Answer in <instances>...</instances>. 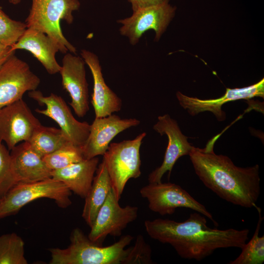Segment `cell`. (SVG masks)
I'll list each match as a JSON object with an SVG mask.
<instances>
[{
    "mask_svg": "<svg viewBox=\"0 0 264 264\" xmlns=\"http://www.w3.org/2000/svg\"><path fill=\"white\" fill-rule=\"evenodd\" d=\"M131 3L132 11L139 9L162 3L166 0H128Z\"/></svg>",
    "mask_w": 264,
    "mask_h": 264,
    "instance_id": "f1b7e54d",
    "label": "cell"
},
{
    "mask_svg": "<svg viewBox=\"0 0 264 264\" xmlns=\"http://www.w3.org/2000/svg\"><path fill=\"white\" fill-rule=\"evenodd\" d=\"M15 51L12 49L11 46L0 43V68L10 57L15 54Z\"/></svg>",
    "mask_w": 264,
    "mask_h": 264,
    "instance_id": "f546056e",
    "label": "cell"
},
{
    "mask_svg": "<svg viewBox=\"0 0 264 264\" xmlns=\"http://www.w3.org/2000/svg\"><path fill=\"white\" fill-rule=\"evenodd\" d=\"M71 195L65 184L52 177L18 183L0 199V219L16 214L24 205L41 198L53 199L59 207L66 208L72 203Z\"/></svg>",
    "mask_w": 264,
    "mask_h": 264,
    "instance_id": "5b68a950",
    "label": "cell"
},
{
    "mask_svg": "<svg viewBox=\"0 0 264 264\" xmlns=\"http://www.w3.org/2000/svg\"><path fill=\"white\" fill-rule=\"evenodd\" d=\"M146 135L142 132L132 140L111 143L103 155L112 190L118 200L128 181L141 176L140 148Z\"/></svg>",
    "mask_w": 264,
    "mask_h": 264,
    "instance_id": "8992f818",
    "label": "cell"
},
{
    "mask_svg": "<svg viewBox=\"0 0 264 264\" xmlns=\"http://www.w3.org/2000/svg\"><path fill=\"white\" fill-rule=\"evenodd\" d=\"M259 213V220L255 232L250 241L241 248L240 255L229 264H262L264 262V236H259L264 217L261 209L256 204L254 206Z\"/></svg>",
    "mask_w": 264,
    "mask_h": 264,
    "instance_id": "603a6c76",
    "label": "cell"
},
{
    "mask_svg": "<svg viewBox=\"0 0 264 264\" xmlns=\"http://www.w3.org/2000/svg\"><path fill=\"white\" fill-rule=\"evenodd\" d=\"M24 242L15 233L0 236V264H27Z\"/></svg>",
    "mask_w": 264,
    "mask_h": 264,
    "instance_id": "cb8c5ba5",
    "label": "cell"
},
{
    "mask_svg": "<svg viewBox=\"0 0 264 264\" xmlns=\"http://www.w3.org/2000/svg\"><path fill=\"white\" fill-rule=\"evenodd\" d=\"M51 171L61 169L84 159L81 148L68 143L43 157Z\"/></svg>",
    "mask_w": 264,
    "mask_h": 264,
    "instance_id": "d4e9b609",
    "label": "cell"
},
{
    "mask_svg": "<svg viewBox=\"0 0 264 264\" xmlns=\"http://www.w3.org/2000/svg\"><path fill=\"white\" fill-rule=\"evenodd\" d=\"M112 189L99 209L88 235L92 241L102 245L108 236H120L128 224L138 216L136 206H120Z\"/></svg>",
    "mask_w": 264,
    "mask_h": 264,
    "instance_id": "30bf717a",
    "label": "cell"
},
{
    "mask_svg": "<svg viewBox=\"0 0 264 264\" xmlns=\"http://www.w3.org/2000/svg\"><path fill=\"white\" fill-rule=\"evenodd\" d=\"M152 249L141 234L136 237L134 244L129 248V251L123 264H151Z\"/></svg>",
    "mask_w": 264,
    "mask_h": 264,
    "instance_id": "83f0119b",
    "label": "cell"
},
{
    "mask_svg": "<svg viewBox=\"0 0 264 264\" xmlns=\"http://www.w3.org/2000/svg\"><path fill=\"white\" fill-rule=\"evenodd\" d=\"M29 97L45 109H36L38 113L43 114L54 120L60 129L74 145L81 148L86 142L90 132V125L87 122L76 119L64 100L53 93L44 96L39 90L28 91Z\"/></svg>",
    "mask_w": 264,
    "mask_h": 264,
    "instance_id": "9c48e42d",
    "label": "cell"
},
{
    "mask_svg": "<svg viewBox=\"0 0 264 264\" xmlns=\"http://www.w3.org/2000/svg\"><path fill=\"white\" fill-rule=\"evenodd\" d=\"M12 167L16 184L37 181L51 177V170L43 157L36 153L27 141L17 144L11 150Z\"/></svg>",
    "mask_w": 264,
    "mask_h": 264,
    "instance_id": "ac0fdd59",
    "label": "cell"
},
{
    "mask_svg": "<svg viewBox=\"0 0 264 264\" xmlns=\"http://www.w3.org/2000/svg\"><path fill=\"white\" fill-rule=\"evenodd\" d=\"M95 173L91 188L85 198L82 214L90 228L112 189L110 179L103 160L98 164Z\"/></svg>",
    "mask_w": 264,
    "mask_h": 264,
    "instance_id": "44dd1931",
    "label": "cell"
},
{
    "mask_svg": "<svg viewBox=\"0 0 264 264\" xmlns=\"http://www.w3.org/2000/svg\"><path fill=\"white\" fill-rule=\"evenodd\" d=\"M0 139V198L14 185L16 182L13 175L11 157L9 150Z\"/></svg>",
    "mask_w": 264,
    "mask_h": 264,
    "instance_id": "4316f807",
    "label": "cell"
},
{
    "mask_svg": "<svg viewBox=\"0 0 264 264\" xmlns=\"http://www.w3.org/2000/svg\"><path fill=\"white\" fill-rule=\"evenodd\" d=\"M140 194L148 200L149 209L161 216L172 215L178 208H190L207 217L216 226L218 225L203 205L175 183H149L140 189Z\"/></svg>",
    "mask_w": 264,
    "mask_h": 264,
    "instance_id": "52a82bcc",
    "label": "cell"
},
{
    "mask_svg": "<svg viewBox=\"0 0 264 264\" xmlns=\"http://www.w3.org/2000/svg\"><path fill=\"white\" fill-rule=\"evenodd\" d=\"M80 54L89 67L93 77V88L91 102L95 117H106L120 111L122 100L106 83L98 56L85 49L81 50Z\"/></svg>",
    "mask_w": 264,
    "mask_h": 264,
    "instance_id": "e0dca14e",
    "label": "cell"
},
{
    "mask_svg": "<svg viewBox=\"0 0 264 264\" xmlns=\"http://www.w3.org/2000/svg\"><path fill=\"white\" fill-rule=\"evenodd\" d=\"M99 163L96 156L51 171V177L63 182L71 192L85 198L89 191Z\"/></svg>",
    "mask_w": 264,
    "mask_h": 264,
    "instance_id": "ffe728a7",
    "label": "cell"
},
{
    "mask_svg": "<svg viewBox=\"0 0 264 264\" xmlns=\"http://www.w3.org/2000/svg\"><path fill=\"white\" fill-rule=\"evenodd\" d=\"M133 237L123 236L112 244L103 246L91 241L79 228L72 230L70 244L66 248L49 249L50 264H123L129 251L126 248Z\"/></svg>",
    "mask_w": 264,
    "mask_h": 264,
    "instance_id": "3957f363",
    "label": "cell"
},
{
    "mask_svg": "<svg viewBox=\"0 0 264 264\" xmlns=\"http://www.w3.org/2000/svg\"><path fill=\"white\" fill-rule=\"evenodd\" d=\"M27 28L24 22L11 19L0 5V43L9 46L15 44Z\"/></svg>",
    "mask_w": 264,
    "mask_h": 264,
    "instance_id": "484cf974",
    "label": "cell"
},
{
    "mask_svg": "<svg viewBox=\"0 0 264 264\" xmlns=\"http://www.w3.org/2000/svg\"><path fill=\"white\" fill-rule=\"evenodd\" d=\"M81 5L79 0H32V5L25 23L27 28L40 31L58 44L63 54H76L77 49L65 37L61 21L68 24L73 22V12Z\"/></svg>",
    "mask_w": 264,
    "mask_h": 264,
    "instance_id": "277c9868",
    "label": "cell"
},
{
    "mask_svg": "<svg viewBox=\"0 0 264 264\" xmlns=\"http://www.w3.org/2000/svg\"><path fill=\"white\" fill-rule=\"evenodd\" d=\"M157 132L166 135L168 138V145L161 165L152 172L149 175V183H159L165 173L169 172V176L173 168L180 157L189 155L193 146L188 142V137L184 135L177 123L166 114L158 117V121L153 127Z\"/></svg>",
    "mask_w": 264,
    "mask_h": 264,
    "instance_id": "5bb4252c",
    "label": "cell"
},
{
    "mask_svg": "<svg viewBox=\"0 0 264 264\" xmlns=\"http://www.w3.org/2000/svg\"><path fill=\"white\" fill-rule=\"evenodd\" d=\"M27 142L31 148L42 157L71 143L60 129L42 125L35 130Z\"/></svg>",
    "mask_w": 264,
    "mask_h": 264,
    "instance_id": "7402d4cb",
    "label": "cell"
},
{
    "mask_svg": "<svg viewBox=\"0 0 264 264\" xmlns=\"http://www.w3.org/2000/svg\"></svg>",
    "mask_w": 264,
    "mask_h": 264,
    "instance_id": "1f68e13d",
    "label": "cell"
},
{
    "mask_svg": "<svg viewBox=\"0 0 264 264\" xmlns=\"http://www.w3.org/2000/svg\"><path fill=\"white\" fill-rule=\"evenodd\" d=\"M176 10L169 0L139 9L131 16L117 21L122 25L119 29L120 34L127 37L131 44L135 45L146 31L153 30L154 41H158L174 18Z\"/></svg>",
    "mask_w": 264,
    "mask_h": 264,
    "instance_id": "ba28073f",
    "label": "cell"
},
{
    "mask_svg": "<svg viewBox=\"0 0 264 264\" xmlns=\"http://www.w3.org/2000/svg\"><path fill=\"white\" fill-rule=\"evenodd\" d=\"M135 118L122 119L115 114L95 117L90 125L88 136L81 148L84 159L103 155L110 141L118 133L132 127L139 125Z\"/></svg>",
    "mask_w": 264,
    "mask_h": 264,
    "instance_id": "2e32d148",
    "label": "cell"
},
{
    "mask_svg": "<svg viewBox=\"0 0 264 264\" xmlns=\"http://www.w3.org/2000/svg\"><path fill=\"white\" fill-rule=\"evenodd\" d=\"M180 106L186 110L192 116L208 111L212 112L218 121H222L226 118L225 113L221 107L225 103L240 99H248L255 97H264V79L257 83L242 88L226 89L225 94L220 98L212 99H201L186 96L179 91L176 93Z\"/></svg>",
    "mask_w": 264,
    "mask_h": 264,
    "instance_id": "9a60e30c",
    "label": "cell"
},
{
    "mask_svg": "<svg viewBox=\"0 0 264 264\" xmlns=\"http://www.w3.org/2000/svg\"><path fill=\"white\" fill-rule=\"evenodd\" d=\"M40 83L28 64L12 55L0 68V109L22 99L26 91L36 90Z\"/></svg>",
    "mask_w": 264,
    "mask_h": 264,
    "instance_id": "8fae6325",
    "label": "cell"
},
{
    "mask_svg": "<svg viewBox=\"0 0 264 264\" xmlns=\"http://www.w3.org/2000/svg\"><path fill=\"white\" fill-rule=\"evenodd\" d=\"M12 49H23L30 52L50 74L59 73L61 66L55 55L59 51L57 43L46 34L38 30L27 28Z\"/></svg>",
    "mask_w": 264,
    "mask_h": 264,
    "instance_id": "d6986e66",
    "label": "cell"
},
{
    "mask_svg": "<svg viewBox=\"0 0 264 264\" xmlns=\"http://www.w3.org/2000/svg\"><path fill=\"white\" fill-rule=\"evenodd\" d=\"M215 139L203 149L193 146L189 155L204 185L222 199L244 208L254 207L261 191L259 166H236L227 156L216 154Z\"/></svg>",
    "mask_w": 264,
    "mask_h": 264,
    "instance_id": "7a4b0ae2",
    "label": "cell"
},
{
    "mask_svg": "<svg viewBox=\"0 0 264 264\" xmlns=\"http://www.w3.org/2000/svg\"><path fill=\"white\" fill-rule=\"evenodd\" d=\"M85 65L82 57L67 52L63 58L59 71L63 88L71 98L69 104L79 117L85 116L89 110Z\"/></svg>",
    "mask_w": 264,
    "mask_h": 264,
    "instance_id": "4fadbf2b",
    "label": "cell"
},
{
    "mask_svg": "<svg viewBox=\"0 0 264 264\" xmlns=\"http://www.w3.org/2000/svg\"><path fill=\"white\" fill-rule=\"evenodd\" d=\"M41 125L22 99L0 109V139L9 150L28 141Z\"/></svg>",
    "mask_w": 264,
    "mask_h": 264,
    "instance_id": "7c38bea8",
    "label": "cell"
},
{
    "mask_svg": "<svg viewBox=\"0 0 264 264\" xmlns=\"http://www.w3.org/2000/svg\"><path fill=\"white\" fill-rule=\"evenodd\" d=\"M8 0L10 3L12 4L16 5V4H19L21 1L22 0Z\"/></svg>",
    "mask_w": 264,
    "mask_h": 264,
    "instance_id": "4dcf8cb0",
    "label": "cell"
},
{
    "mask_svg": "<svg viewBox=\"0 0 264 264\" xmlns=\"http://www.w3.org/2000/svg\"><path fill=\"white\" fill-rule=\"evenodd\" d=\"M146 232L152 239L170 244L182 258L201 261L216 249L242 248L248 239V229L220 230L210 228L204 215L191 214L185 221L165 219L146 220Z\"/></svg>",
    "mask_w": 264,
    "mask_h": 264,
    "instance_id": "6da1fadb",
    "label": "cell"
}]
</instances>
